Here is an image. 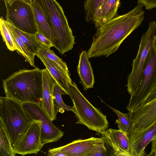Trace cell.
Segmentation results:
<instances>
[{"instance_id": "cell-20", "label": "cell", "mask_w": 156, "mask_h": 156, "mask_svg": "<svg viewBox=\"0 0 156 156\" xmlns=\"http://www.w3.org/2000/svg\"><path fill=\"white\" fill-rule=\"evenodd\" d=\"M105 0H85L84 8L87 22L95 23L98 19L101 7Z\"/></svg>"}, {"instance_id": "cell-8", "label": "cell", "mask_w": 156, "mask_h": 156, "mask_svg": "<svg viewBox=\"0 0 156 156\" xmlns=\"http://www.w3.org/2000/svg\"><path fill=\"white\" fill-rule=\"evenodd\" d=\"M6 18L20 30L31 34L37 32L34 15L31 4L23 0H15L11 5L5 3Z\"/></svg>"}, {"instance_id": "cell-9", "label": "cell", "mask_w": 156, "mask_h": 156, "mask_svg": "<svg viewBox=\"0 0 156 156\" xmlns=\"http://www.w3.org/2000/svg\"><path fill=\"white\" fill-rule=\"evenodd\" d=\"M25 110L32 119H39L41 122V139L42 144L56 142L63 136L64 132L55 126L41 105L33 103L23 104Z\"/></svg>"}, {"instance_id": "cell-25", "label": "cell", "mask_w": 156, "mask_h": 156, "mask_svg": "<svg viewBox=\"0 0 156 156\" xmlns=\"http://www.w3.org/2000/svg\"><path fill=\"white\" fill-rule=\"evenodd\" d=\"M117 115L118 119L116 120L119 129L126 132L131 129L133 127V123L130 116L127 113H123L117 109L106 105Z\"/></svg>"}, {"instance_id": "cell-18", "label": "cell", "mask_w": 156, "mask_h": 156, "mask_svg": "<svg viewBox=\"0 0 156 156\" xmlns=\"http://www.w3.org/2000/svg\"><path fill=\"white\" fill-rule=\"evenodd\" d=\"M87 52L83 51L80 56L77 71L84 90L92 88L94 83L93 71Z\"/></svg>"}, {"instance_id": "cell-31", "label": "cell", "mask_w": 156, "mask_h": 156, "mask_svg": "<svg viewBox=\"0 0 156 156\" xmlns=\"http://www.w3.org/2000/svg\"><path fill=\"white\" fill-rule=\"evenodd\" d=\"M152 146L151 152L147 155L156 156V135L151 140Z\"/></svg>"}, {"instance_id": "cell-14", "label": "cell", "mask_w": 156, "mask_h": 156, "mask_svg": "<svg viewBox=\"0 0 156 156\" xmlns=\"http://www.w3.org/2000/svg\"><path fill=\"white\" fill-rule=\"evenodd\" d=\"M133 123V129H144L156 121V98L128 113Z\"/></svg>"}, {"instance_id": "cell-26", "label": "cell", "mask_w": 156, "mask_h": 156, "mask_svg": "<svg viewBox=\"0 0 156 156\" xmlns=\"http://www.w3.org/2000/svg\"><path fill=\"white\" fill-rule=\"evenodd\" d=\"M62 94L64 95L63 90L56 82L54 88L53 96L58 112L63 113L65 110L72 111V107L67 105L63 102Z\"/></svg>"}, {"instance_id": "cell-29", "label": "cell", "mask_w": 156, "mask_h": 156, "mask_svg": "<svg viewBox=\"0 0 156 156\" xmlns=\"http://www.w3.org/2000/svg\"><path fill=\"white\" fill-rule=\"evenodd\" d=\"M109 154L104 142L92 152L88 154V156H106Z\"/></svg>"}, {"instance_id": "cell-24", "label": "cell", "mask_w": 156, "mask_h": 156, "mask_svg": "<svg viewBox=\"0 0 156 156\" xmlns=\"http://www.w3.org/2000/svg\"><path fill=\"white\" fill-rule=\"evenodd\" d=\"M0 30L1 36L8 49L11 51H17L18 48L6 20L4 19L2 17H1L0 19Z\"/></svg>"}, {"instance_id": "cell-7", "label": "cell", "mask_w": 156, "mask_h": 156, "mask_svg": "<svg viewBox=\"0 0 156 156\" xmlns=\"http://www.w3.org/2000/svg\"><path fill=\"white\" fill-rule=\"evenodd\" d=\"M156 88V48L154 45L150 49L145 62L140 84L131 96L126 107L132 111L145 103Z\"/></svg>"}, {"instance_id": "cell-10", "label": "cell", "mask_w": 156, "mask_h": 156, "mask_svg": "<svg viewBox=\"0 0 156 156\" xmlns=\"http://www.w3.org/2000/svg\"><path fill=\"white\" fill-rule=\"evenodd\" d=\"M41 120L32 119L13 148L15 154L23 156L37 154L44 146L41 141Z\"/></svg>"}, {"instance_id": "cell-3", "label": "cell", "mask_w": 156, "mask_h": 156, "mask_svg": "<svg viewBox=\"0 0 156 156\" xmlns=\"http://www.w3.org/2000/svg\"><path fill=\"white\" fill-rule=\"evenodd\" d=\"M67 92L73 102L72 111L77 120L76 123L84 125L97 134L103 135L108 127L106 115L88 101L75 82L68 83Z\"/></svg>"}, {"instance_id": "cell-5", "label": "cell", "mask_w": 156, "mask_h": 156, "mask_svg": "<svg viewBox=\"0 0 156 156\" xmlns=\"http://www.w3.org/2000/svg\"><path fill=\"white\" fill-rule=\"evenodd\" d=\"M50 20L57 37L56 48L61 55L72 50L75 37L62 8L56 0H37Z\"/></svg>"}, {"instance_id": "cell-28", "label": "cell", "mask_w": 156, "mask_h": 156, "mask_svg": "<svg viewBox=\"0 0 156 156\" xmlns=\"http://www.w3.org/2000/svg\"><path fill=\"white\" fill-rule=\"evenodd\" d=\"M35 36L36 40L43 48H50L53 46L51 41L39 31Z\"/></svg>"}, {"instance_id": "cell-22", "label": "cell", "mask_w": 156, "mask_h": 156, "mask_svg": "<svg viewBox=\"0 0 156 156\" xmlns=\"http://www.w3.org/2000/svg\"><path fill=\"white\" fill-rule=\"evenodd\" d=\"M6 21L14 40L16 46L18 48L17 52L20 54L22 55L31 66L35 67L34 59L35 55L30 51L6 20Z\"/></svg>"}, {"instance_id": "cell-16", "label": "cell", "mask_w": 156, "mask_h": 156, "mask_svg": "<svg viewBox=\"0 0 156 156\" xmlns=\"http://www.w3.org/2000/svg\"><path fill=\"white\" fill-rule=\"evenodd\" d=\"M38 31L52 42L53 46L56 48L58 38L51 24L43 9L37 0L31 3Z\"/></svg>"}, {"instance_id": "cell-34", "label": "cell", "mask_w": 156, "mask_h": 156, "mask_svg": "<svg viewBox=\"0 0 156 156\" xmlns=\"http://www.w3.org/2000/svg\"><path fill=\"white\" fill-rule=\"evenodd\" d=\"M26 2L31 4L32 1L31 0H23Z\"/></svg>"}, {"instance_id": "cell-17", "label": "cell", "mask_w": 156, "mask_h": 156, "mask_svg": "<svg viewBox=\"0 0 156 156\" xmlns=\"http://www.w3.org/2000/svg\"><path fill=\"white\" fill-rule=\"evenodd\" d=\"M42 61L44 65L62 89L63 94H67L68 83L72 82L70 75L66 73L54 62L39 52L36 55Z\"/></svg>"}, {"instance_id": "cell-23", "label": "cell", "mask_w": 156, "mask_h": 156, "mask_svg": "<svg viewBox=\"0 0 156 156\" xmlns=\"http://www.w3.org/2000/svg\"><path fill=\"white\" fill-rule=\"evenodd\" d=\"M0 154L3 156H15L16 154L5 127L0 121Z\"/></svg>"}, {"instance_id": "cell-11", "label": "cell", "mask_w": 156, "mask_h": 156, "mask_svg": "<svg viewBox=\"0 0 156 156\" xmlns=\"http://www.w3.org/2000/svg\"><path fill=\"white\" fill-rule=\"evenodd\" d=\"M109 156H132L129 140L127 133L119 129H107L101 137Z\"/></svg>"}, {"instance_id": "cell-30", "label": "cell", "mask_w": 156, "mask_h": 156, "mask_svg": "<svg viewBox=\"0 0 156 156\" xmlns=\"http://www.w3.org/2000/svg\"><path fill=\"white\" fill-rule=\"evenodd\" d=\"M138 4H142L145 9L150 10L156 8V0H137Z\"/></svg>"}, {"instance_id": "cell-2", "label": "cell", "mask_w": 156, "mask_h": 156, "mask_svg": "<svg viewBox=\"0 0 156 156\" xmlns=\"http://www.w3.org/2000/svg\"><path fill=\"white\" fill-rule=\"evenodd\" d=\"M6 96L22 104L41 105L43 99L42 69L38 68L19 70L2 80Z\"/></svg>"}, {"instance_id": "cell-12", "label": "cell", "mask_w": 156, "mask_h": 156, "mask_svg": "<svg viewBox=\"0 0 156 156\" xmlns=\"http://www.w3.org/2000/svg\"><path fill=\"white\" fill-rule=\"evenodd\" d=\"M102 137H94L73 141L66 145L49 149L48 154L61 152L66 156H88L90 153L104 142Z\"/></svg>"}, {"instance_id": "cell-27", "label": "cell", "mask_w": 156, "mask_h": 156, "mask_svg": "<svg viewBox=\"0 0 156 156\" xmlns=\"http://www.w3.org/2000/svg\"><path fill=\"white\" fill-rule=\"evenodd\" d=\"M38 52L55 62L66 73L69 74L66 63L61 58L58 57L53 50H51L49 48H43L41 49H39Z\"/></svg>"}, {"instance_id": "cell-1", "label": "cell", "mask_w": 156, "mask_h": 156, "mask_svg": "<svg viewBox=\"0 0 156 156\" xmlns=\"http://www.w3.org/2000/svg\"><path fill=\"white\" fill-rule=\"evenodd\" d=\"M144 6L137 3L128 13L117 15L97 28L87 52L88 58L107 57L116 51L124 40L144 20Z\"/></svg>"}, {"instance_id": "cell-21", "label": "cell", "mask_w": 156, "mask_h": 156, "mask_svg": "<svg viewBox=\"0 0 156 156\" xmlns=\"http://www.w3.org/2000/svg\"><path fill=\"white\" fill-rule=\"evenodd\" d=\"M7 21L30 51L35 55L38 53V50L43 48L36 40L35 34L23 32L9 22Z\"/></svg>"}, {"instance_id": "cell-4", "label": "cell", "mask_w": 156, "mask_h": 156, "mask_svg": "<svg viewBox=\"0 0 156 156\" xmlns=\"http://www.w3.org/2000/svg\"><path fill=\"white\" fill-rule=\"evenodd\" d=\"M31 120L22 104L7 96L0 97V121L13 148Z\"/></svg>"}, {"instance_id": "cell-15", "label": "cell", "mask_w": 156, "mask_h": 156, "mask_svg": "<svg viewBox=\"0 0 156 156\" xmlns=\"http://www.w3.org/2000/svg\"><path fill=\"white\" fill-rule=\"evenodd\" d=\"M43 99L41 107L52 121L56 119L58 112L53 96L56 81L46 68L42 69Z\"/></svg>"}, {"instance_id": "cell-6", "label": "cell", "mask_w": 156, "mask_h": 156, "mask_svg": "<svg viewBox=\"0 0 156 156\" xmlns=\"http://www.w3.org/2000/svg\"><path fill=\"white\" fill-rule=\"evenodd\" d=\"M156 38V22H150L147 31L141 38L138 51L133 60L131 72L127 77V90L130 96L136 90L142 78L143 70L149 51Z\"/></svg>"}, {"instance_id": "cell-13", "label": "cell", "mask_w": 156, "mask_h": 156, "mask_svg": "<svg viewBox=\"0 0 156 156\" xmlns=\"http://www.w3.org/2000/svg\"><path fill=\"white\" fill-rule=\"evenodd\" d=\"M127 134L132 156L146 155L145 148L156 135V121L142 130L131 129L127 132Z\"/></svg>"}, {"instance_id": "cell-32", "label": "cell", "mask_w": 156, "mask_h": 156, "mask_svg": "<svg viewBox=\"0 0 156 156\" xmlns=\"http://www.w3.org/2000/svg\"><path fill=\"white\" fill-rule=\"evenodd\" d=\"M154 45L156 48V38L155 39L154 43ZM156 98V88L153 92L149 96L146 100L145 103L148 102L155 98Z\"/></svg>"}, {"instance_id": "cell-19", "label": "cell", "mask_w": 156, "mask_h": 156, "mask_svg": "<svg viewBox=\"0 0 156 156\" xmlns=\"http://www.w3.org/2000/svg\"><path fill=\"white\" fill-rule=\"evenodd\" d=\"M120 0H105L101 7L99 17L94 23L97 29L117 16Z\"/></svg>"}, {"instance_id": "cell-33", "label": "cell", "mask_w": 156, "mask_h": 156, "mask_svg": "<svg viewBox=\"0 0 156 156\" xmlns=\"http://www.w3.org/2000/svg\"><path fill=\"white\" fill-rule=\"evenodd\" d=\"M15 0H3L5 3L7 2L10 5H11L13 2Z\"/></svg>"}]
</instances>
